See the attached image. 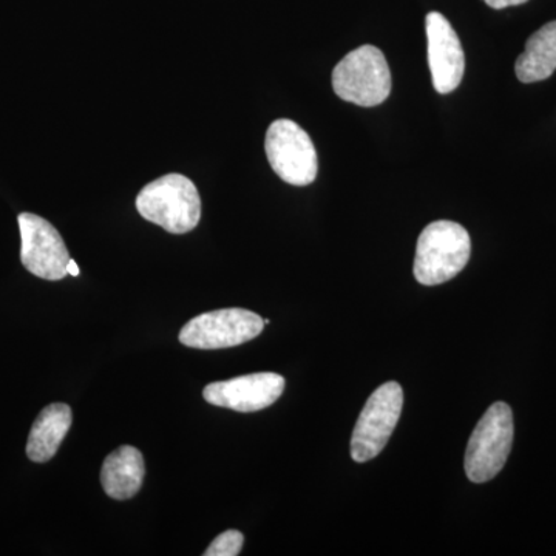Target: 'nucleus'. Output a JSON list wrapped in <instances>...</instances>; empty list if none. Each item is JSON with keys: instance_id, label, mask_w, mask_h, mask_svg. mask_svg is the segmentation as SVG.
Returning <instances> with one entry per match:
<instances>
[{"instance_id": "f3484780", "label": "nucleus", "mask_w": 556, "mask_h": 556, "mask_svg": "<svg viewBox=\"0 0 556 556\" xmlns=\"http://www.w3.org/2000/svg\"><path fill=\"white\" fill-rule=\"evenodd\" d=\"M263 324H265V325H269V324H270L269 318H263Z\"/></svg>"}, {"instance_id": "ddd939ff", "label": "nucleus", "mask_w": 556, "mask_h": 556, "mask_svg": "<svg viewBox=\"0 0 556 556\" xmlns=\"http://www.w3.org/2000/svg\"><path fill=\"white\" fill-rule=\"evenodd\" d=\"M556 70V21L548 22L530 36L525 53L518 58L515 72L525 84L551 78Z\"/></svg>"}, {"instance_id": "f257e3e1", "label": "nucleus", "mask_w": 556, "mask_h": 556, "mask_svg": "<svg viewBox=\"0 0 556 556\" xmlns=\"http://www.w3.org/2000/svg\"><path fill=\"white\" fill-rule=\"evenodd\" d=\"M470 255L471 240L467 230L455 222L441 219L420 233L413 273L424 287H437L466 268Z\"/></svg>"}, {"instance_id": "6e6552de", "label": "nucleus", "mask_w": 556, "mask_h": 556, "mask_svg": "<svg viewBox=\"0 0 556 556\" xmlns=\"http://www.w3.org/2000/svg\"><path fill=\"white\" fill-rule=\"evenodd\" d=\"M21 260L25 269L43 280L58 281L68 276V249L61 233L39 215L25 212L20 218Z\"/></svg>"}, {"instance_id": "4468645a", "label": "nucleus", "mask_w": 556, "mask_h": 556, "mask_svg": "<svg viewBox=\"0 0 556 556\" xmlns=\"http://www.w3.org/2000/svg\"><path fill=\"white\" fill-rule=\"evenodd\" d=\"M244 536L239 530H226L215 538L214 543L204 552V556H237L243 548Z\"/></svg>"}, {"instance_id": "f8f14e48", "label": "nucleus", "mask_w": 556, "mask_h": 556, "mask_svg": "<svg viewBox=\"0 0 556 556\" xmlns=\"http://www.w3.org/2000/svg\"><path fill=\"white\" fill-rule=\"evenodd\" d=\"M72 408L67 404H51L40 412L27 442V456L33 463H49L56 455L72 427Z\"/></svg>"}, {"instance_id": "423d86ee", "label": "nucleus", "mask_w": 556, "mask_h": 556, "mask_svg": "<svg viewBox=\"0 0 556 556\" xmlns=\"http://www.w3.org/2000/svg\"><path fill=\"white\" fill-rule=\"evenodd\" d=\"M265 150L270 167L288 185L302 188L316 179V148L309 135L294 121H274L266 131Z\"/></svg>"}, {"instance_id": "0eeeda50", "label": "nucleus", "mask_w": 556, "mask_h": 556, "mask_svg": "<svg viewBox=\"0 0 556 556\" xmlns=\"http://www.w3.org/2000/svg\"><path fill=\"white\" fill-rule=\"evenodd\" d=\"M263 328V318L252 311H212L189 320L179 332V342L197 350H223L254 340L262 334Z\"/></svg>"}, {"instance_id": "9b49d317", "label": "nucleus", "mask_w": 556, "mask_h": 556, "mask_svg": "<svg viewBox=\"0 0 556 556\" xmlns=\"http://www.w3.org/2000/svg\"><path fill=\"white\" fill-rule=\"evenodd\" d=\"M144 475V457L141 452L130 445H123L105 457L101 470V484L113 500L126 501L141 490Z\"/></svg>"}, {"instance_id": "2eb2a0df", "label": "nucleus", "mask_w": 556, "mask_h": 556, "mask_svg": "<svg viewBox=\"0 0 556 556\" xmlns=\"http://www.w3.org/2000/svg\"><path fill=\"white\" fill-rule=\"evenodd\" d=\"M484 2L490 9L503 10L507 7L522 5L527 0H484Z\"/></svg>"}, {"instance_id": "20e7f679", "label": "nucleus", "mask_w": 556, "mask_h": 556, "mask_svg": "<svg viewBox=\"0 0 556 556\" xmlns=\"http://www.w3.org/2000/svg\"><path fill=\"white\" fill-rule=\"evenodd\" d=\"M514 413L506 402H495L479 420L466 452V473L475 484L490 481L506 466L514 444Z\"/></svg>"}, {"instance_id": "7ed1b4c3", "label": "nucleus", "mask_w": 556, "mask_h": 556, "mask_svg": "<svg viewBox=\"0 0 556 556\" xmlns=\"http://www.w3.org/2000/svg\"><path fill=\"white\" fill-rule=\"evenodd\" d=\"M332 89L340 100L375 108L391 93V72L382 51L362 46L348 53L332 72Z\"/></svg>"}, {"instance_id": "1a4fd4ad", "label": "nucleus", "mask_w": 556, "mask_h": 556, "mask_svg": "<svg viewBox=\"0 0 556 556\" xmlns=\"http://www.w3.org/2000/svg\"><path fill=\"white\" fill-rule=\"evenodd\" d=\"M285 379L276 372L240 376L225 382L208 383L203 397L215 407L254 413L270 407L283 394Z\"/></svg>"}, {"instance_id": "f03ea898", "label": "nucleus", "mask_w": 556, "mask_h": 556, "mask_svg": "<svg viewBox=\"0 0 556 556\" xmlns=\"http://www.w3.org/2000/svg\"><path fill=\"white\" fill-rule=\"evenodd\" d=\"M137 208L142 218L167 232L188 233L201 218L199 189L185 175H164L141 189Z\"/></svg>"}, {"instance_id": "dca6fc26", "label": "nucleus", "mask_w": 556, "mask_h": 556, "mask_svg": "<svg viewBox=\"0 0 556 556\" xmlns=\"http://www.w3.org/2000/svg\"><path fill=\"white\" fill-rule=\"evenodd\" d=\"M67 273L73 277L79 276V268L78 265H76L75 260H70L67 265Z\"/></svg>"}, {"instance_id": "39448f33", "label": "nucleus", "mask_w": 556, "mask_h": 556, "mask_svg": "<svg viewBox=\"0 0 556 556\" xmlns=\"http://www.w3.org/2000/svg\"><path fill=\"white\" fill-rule=\"evenodd\" d=\"M404 407V391L397 382H387L369 396L351 438V457L368 463L386 448L396 430Z\"/></svg>"}, {"instance_id": "9d476101", "label": "nucleus", "mask_w": 556, "mask_h": 556, "mask_svg": "<svg viewBox=\"0 0 556 556\" xmlns=\"http://www.w3.org/2000/svg\"><path fill=\"white\" fill-rule=\"evenodd\" d=\"M428 64L438 93H452L466 72L463 46L450 22L441 13H428L426 20Z\"/></svg>"}]
</instances>
